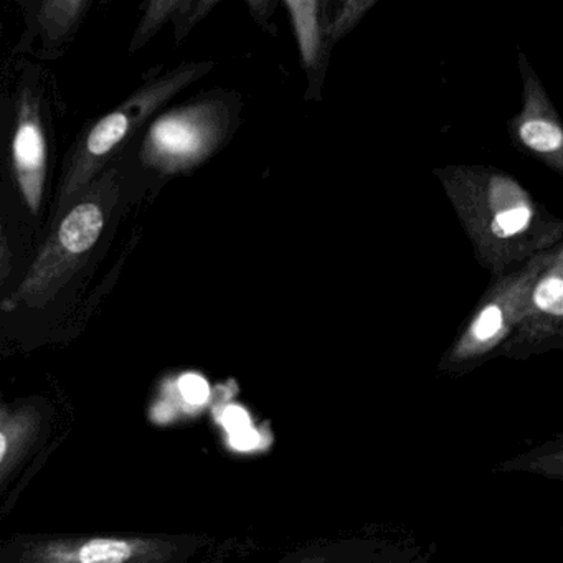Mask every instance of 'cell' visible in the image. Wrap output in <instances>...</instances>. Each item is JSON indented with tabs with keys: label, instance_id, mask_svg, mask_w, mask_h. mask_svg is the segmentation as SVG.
Here are the masks:
<instances>
[{
	"label": "cell",
	"instance_id": "2",
	"mask_svg": "<svg viewBox=\"0 0 563 563\" xmlns=\"http://www.w3.org/2000/svg\"><path fill=\"white\" fill-rule=\"evenodd\" d=\"M68 421L42 397L8 400L0 394V517L8 516L68 437Z\"/></svg>",
	"mask_w": 563,
	"mask_h": 563
},
{
	"label": "cell",
	"instance_id": "8",
	"mask_svg": "<svg viewBox=\"0 0 563 563\" xmlns=\"http://www.w3.org/2000/svg\"><path fill=\"white\" fill-rule=\"evenodd\" d=\"M390 547L374 539L316 540L285 553L275 563H374Z\"/></svg>",
	"mask_w": 563,
	"mask_h": 563
},
{
	"label": "cell",
	"instance_id": "14",
	"mask_svg": "<svg viewBox=\"0 0 563 563\" xmlns=\"http://www.w3.org/2000/svg\"><path fill=\"white\" fill-rule=\"evenodd\" d=\"M179 5L177 2H153V4H150L146 15H144L143 22H141L140 32H137L136 38H134L136 44H133V47H140L143 42H146Z\"/></svg>",
	"mask_w": 563,
	"mask_h": 563
},
{
	"label": "cell",
	"instance_id": "15",
	"mask_svg": "<svg viewBox=\"0 0 563 563\" xmlns=\"http://www.w3.org/2000/svg\"><path fill=\"white\" fill-rule=\"evenodd\" d=\"M424 555L418 549H388L374 563H424Z\"/></svg>",
	"mask_w": 563,
	"mask_h": 563
},
{
	"label": "cell",
	"instance_id": "12",
	"mask_svg": "<svg viewBox=\"0 0 563 563\" xmlns=\"http://www.w3.org/2000/svg\"><path fill=\"white\" fill-rule=\"evenodd\" d=\"M530 222H532V209H530L529 202H526L522 206L510 207V209L496 212L493 222H490V232L497 239H512V236L526 232Z\"/></svg>",
	"mask_w": 563,
	"mask_h": 563
},
{
	"label": "cell",
	"instance_id": "1",
	"mask_svg": "<svg viewBox=\"0 0 563 563\" xmlns=\"http://www.w3.org/2000/svg\"><path fill=\"white\" fill-rule=\"evenodd\" d=\"M206 533L15 532L0 537V563H217Z\"/></svg>",
	"mask_w": 563,
	"mask_h": 563
},
{
	"label": "cell",
	"instance_id": "11",
	"mask_svg": "<svg viewBox=\"0 0 563 563\" xmlns=\"http://www.w3.org/2000/svg\"><path fill=\"white\" fill-rule=\"evenodd\" d=\"M533 306L545 314L562 318L563 316V279L559 268L555 273L543 276L533 291Z\"/></svg>",
	"mask_w": 563,
	"mask_h": 563
},
{
	"label": "cell",
	"instance_id": "10",
	"mask_svg": "<svg viewBox=\"0 0 563 563\" xmlns=\"http://www.w3.org/2000/svg\"><path fill=\"white\" fill-rule=\"evenodd\" d=\"M289 8H291L292 18H295L296 31H298L302 55H305L308 64H312L319 47L316 4H311V2H291Z\"/></svg>",
	"mask_w": 563,
	"mask_h": 563
},
{
	"label": "cell",
	"instance_id": "4",
	"mask_svg": "<svg viewBox=\"0 0 563 563\" xmlns=\"http://www.w3.org/2000/svg\"><path fill=\"white\" fill-rule=\"evenodd\" d=\"M192 78L194 70H187V68L159 78L137 90L113 113L98 121L71 157L67 176L62 184V202L80 192L103 167L108 156L141 124L146 123L147 118L161 108V104L166 103Z\"/></svg>",
	"mask_w": 563,
	"mask_h": 563
},
{
	"label": "cell",
	"instance_id": "5",
	"mask_svg": "<svg viewBox=\"0 0 563 563\" xmlns=\"http://www.w3.org/2000/svg\"><path fill=\"white\" fill-rule=\"evenodd\" d=\"M212 130L202 110L173 111L150 128L143 161L154 169L176 173L196 163L210 146Z\"/></svg>",
	"mask_w": 563,
	"mask_h": 563
},
{
	"label": "cell",
	"instance_id": "6",
	"mask_svg": "<svg viewBox=\"0 0 563 563\" xmlns=\"http://www.w3.org/2000/svg\"><path fill=\"white\" fill-rule=\"evenodd\" d=\"M12 164L25 206L32 213H37L47 180V140L37 104L31 95H25L19 108L18 128L12 140Z\"/></svg>",
	"mask_w": 563,
	"mask_h": 563
},
{
	"label": "cell",
	"instance_id": "13",
	"mask_svg": "<svg viewBox=\"0 0 563 563\" xmlns=\"http://www.w3.org/2000/svg\"><path fill=\"white\" fill-rule=\"evenodd\" d=\"M87 2H51L44 5L45 24L55 32H65L80 19Z\"/></svg>",
	"mask_w": 563,
	"mask_h": 563
},
{
	"label": "cell",
	"instance_id": "3",
	"mask_svg": "<svg viewBox=\"0 0 563 563\" xmlns=\"http://www.w3.org/2000/svg\"><path fill=\"white\" fill-rule=\"evenodd\" d=\"M113 183L108 176L98 184L97 190L78 202L58 223L42 252L19 288L2 302V311L14 312L21 308L44 306L68 278L80 268L91 252L107 222V207L113 197Z\"/></svg>",
	"mask_w": 563,
	"mask_h": 563
},
{
	"label": "cell",
	"instance_id": "9",
	"mask_svg": "<svg viewBox=\"0 0 563 563\" xmlns=\"http://www.w3.org/2000/svg\"><path fill=\"white\" fill-rule=\"evenodd\" d=\"M520 140L537 153H555L562 147L563 136L559 124L545 120H529L520 126Z\"/></svg>",
	"mask_w": 563,
	"mask_h": 563
},
{
	"label": "cell",
	"instance_id": "7",
	"mask_svg": "<svg viewBox=\"0 0 563 563\" xmlns=\"http://www.w3.org/2000/svg\"><path fill=\"white\" fill-rule=\"evenodd\" d=\"M532 278L526 276L522 282L517 283L510 292L500 296L497 301L490 302L474 319L467 334L461 339L460 345L454 352V358L464 361V358L477 357L484 352L490 351L500 339L509 332L510 318L516 316L517 305L526 298L529 292Z\"/></svg>",
	"mask_w": 563,
	"mask_h": 563
}]
</instances>
